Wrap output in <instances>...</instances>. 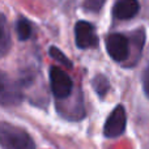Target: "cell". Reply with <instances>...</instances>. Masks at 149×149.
Listing matches in <instances>:
<instances>
[{
	"label": "cell",
	"mask_w": 149,
	"mask_h": 149,
	"mask_svg": "<svg viewBox=\"0 0 149 149\" xmlns=\"http://www.w3.org/2000/svg\"><path fill=\"white\" fill-rule=\"evenodd\" d=\"M140 4L137 0H116L113 8V15L118 20H128L137 15Z\"/></svg>",
	"instance_id": "obj_7"
},
{
	"label": "cell",
	"mask_w": 149,
	"mask_h": 149,
	"mask_svg": "<svg viewBox=\"0 0 149 149\" xmlns=\"http://www.w3.org/2000/svg\"><path fill=\"white\" fill-rule=\"evenodd\" d=\"M0 145L3 149H36L28 132L9 123H0Z\"/></svg>",
	"instance_id": "obj_1"
},
{
	"label": "cell",
	"mask_w": 149,
	"mask_h": 149,
	"mask_svg": "<svg viewBox=\"0 0 149 149\" xmlns=\"http://www.w3.org/2000/svg\"><path fill=\"white\" fill-rule=\"evenodd\" d=\"M50 55H51L55 60L60 62L63 65H65V67H68V68H72V63L70 62V59H68V58L65 56L58 47H54V46L50 47Z\"/></svg>",
	"instance_id": "obj_11"
},
{
	"label": "cell",
	"mask_w": 149,
	"mask_h": 149,
	"mask_svg": "<svg viewBox=\"0 0 149 149\" xmlns=\"http://www.w3.org/2000/svg\"><path fill=\"white\" fill-rule=\"evenodd\" d=\"M10 46H12V39H10L7 18L0 12V59L9 52Z\"/></svg>",
	"instance_id": "obj_8"
},
{
	"label": "cell",
	"mask_w": 149,
	"mask_h": 149,
	"mask_svg": "<svg viewBox=\"0 0 149 149\" xmlns=\"http://www.w3.org/2000/svg\"><path fill=\"white\" fill-rule=\"evenodd\" d=\"M22 100L20 86L0 71V105L15 106Z\"/></svg>",
	"instance_id": "obj_3"
},
{
	"label": "cell",
	"mask_w": 149,
	"mask_h": 149,
	"mask_svg": "<svg viewBox=\"0 0 149 149\" xmlns=\"http://www.w3.org/2000/svg\"><path fill=\"white\" fill-rule=\"evenodd\" d=\"M50 84H51L52 94L58 100L67 98L72 92V80L65 71L59 67L50 68Z\"/></svg>",
	"instance_id": "obj_2"
},
{
	"label": "cell",
	"mask_w": 149,
	"mask_h": 149,
	"mask_svg": "<svg viewBox=\"0 0 149 149\" xmlns=\"http://www.w3.org/2000/svg\"><path fill=\"white\" fill-rule=\"evenodd\" d=\"M93 86H94L97 94L100 95V97H103V95L106 94V92L109 90L110 85H109V80L106 79L105 76L98 74V76H95L94 80H93Z\"/></svg>",
	"instance_id": "obj_10"
},
{
	"label": "cell",
	"mask_w": 149,
	"mask_h": 149,
	"mask_svg": "<svg viewBox=\"0 0 149 149\" xmlns=\"http://www.w3.org/2000/svg\"><path fill=\"white\" fill-rule=\"evenodd\" d=\"M106 50L115 62H124L128 58V39L119 33H113L106 38Z\"/></svg>",
	"instance_id": "obj_5"
},
{
	"label": "cell",
	"mask_w": 149,
	"mask_h": 149,
	"mask_svg": "<svg viewBox=\"0 0 149 149\" xmlns=\"http://www.w3.org/2000/svg\"><path fill=\"white\" fill-rule=\"evenodd\" d=\"M105 0H85V8L90 12H98L103 5Z\"/></svg>",
	"instance_id": "obj_12"
},
{
	"label": "cell",
	"mask_w": 149,
	"mask_h": 149,
	"mask_svg": "<svg viewBox=\"0 0 149 149\" xmlns=\"http://www.w3.org/2000/svg\"><path fill=\"white\" fill-rule=\"evenodd\" d=\"M76 45L80 49H89L98 45V37L95 34L94 26L86 21H79L74 26Z\"/></svg>",
	"instance_id": "obj_6"
},
{
	"label": "cell",
	"mask_w": 149,
	"mask_h": 149,
	"mask_svg": "<svg viewBox=\"0 0 149 149\" xmlns=\"http://www.w3.org/2000/svg\"><path fill=\"white\" fill-rule=\"evenodd\" d=\"M16 31H17V37L20 41H26V39L30 38L31 36V25L26 18L21 17L17 21V25H16Z\"/></svg>",
	"instance_id": "obj_9"
},
{
	"label": "cell",
	"mask_w": 149,
	"mask_h": 149,
	"mask_svg": "<svg viewBox=\"0 0 149 149\" xmlns=\"http://www.w3.org/2000/svg\"><path fill=\"white\" fill-rule=\"evenodd\" d=\"M143 86H144L145 94L149 97V65L147 67V70H145L144 76H143Z\"/></svg>",
	"instance_id": "obj_13"
},
{
	"label": "cell",
	"mask_w": 149,
	"mask_h": 149,
	"mask_svg": "<svg viewBox=\"0 0 149 149\" xmlns=\"http://www.w3.org/2000/svg\"><path fill=\"white\" fill-rule=\"evenodd\" d=\"M126 123L127 118L123 106H116L106 120L105 127H103V134L106 137H110V139L120 136L126 130Z\"/></svg>",
	"instance_id": "obj_4"
}]
</instances>
